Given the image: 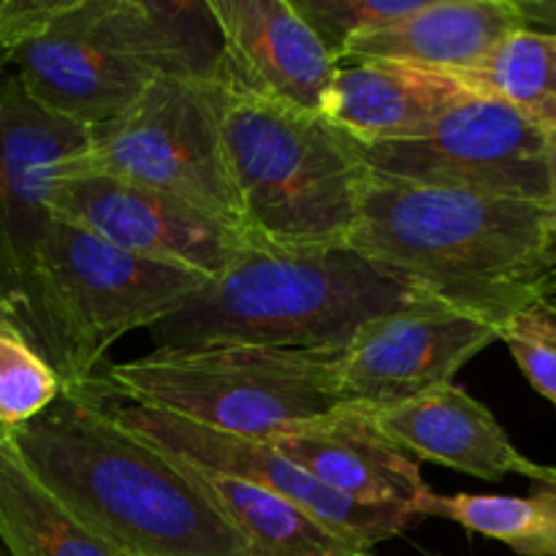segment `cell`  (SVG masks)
Wrapping results in <instances>:
<instances>
[{
    "instance_id": "ac0fdd59",
    "label": "cell",
    "mask_w": 556,
    "mask_h": 556,
    "mask_svg": "<svg viewBox=\"0 0 556 556\" xmlns=\"http://www.w3.org/2000/svg\"><path fill=\"white\" fill-rule=\"evenodd\" d=\"M467 96L470 90L451 74L364 60L337 68L324 117L358 144H386L413 139Z\"/></svg>"
},
{
    "instance_id": "52a82bcc",
    "label": "cell",
    "mask_w": 556,
    "mask_h": 556,
    "mask_svg": "<svg viewBox=\"0 0 556 556\" xmlns=\"http://www.w3.org/2000/svg\"><path fill=\"white\" fill-rule=\"evenodd\" d=\"M342 351L258 345L155 348L109 362L101 380L117 400L248 440H271L291 424L342 407Z\"/></svg>"
},
{
    "instance_id": "83f0119b",
    "label": "cell",
    "mask_w": 556,
    "mask_h": 556,
    "mask_svg": "<svg viewBox=\"0 0 556 556\" xmlns=\"http://www.w3.org/2000/svg\"><path fill=\"white\" fill-rule=\"evenodd\" d=\"M548 201L556 204V141L552 144V152H548Z\"/></svg>"
},
{
    "instance_id": "4316f807",
    "label": "cell",
    "mask_w": 556,
    "mask_h": 556,
    "mask_svg": "<svg viewBox=\"0 0 556 556\" xmlns=\"http://www.w3.org/2000/svg\"><path fill=\"white\" fill-rule=\"evenodd\" d=\"M525 20V30L556 36V0H514Z\"/></svg>"
},
{
    "instance_id": "8fae6325",
    "label": "cell",
    "mask_w": 556,
    "mask_h": 556,
    "mask_svg": "<svg viewBox=\"0 0 556 556\" xmlns=\"http://www.w3.org/2000/svg\"><path fill=\"white\" fill-rule=\"evenodd\" d=\"M109 410L117 418L119 427H125L130 434L168 454L172 459L288 500L334 532L353 538L369 548L396 538L418 521L400 510L367 508V505H358L331 492L329 486L307 476L302 467L286 459L269 440L233 438V434L215 432V429L195 427L182 418L168 416V413L147 410V407L117 400L112 391H109Z\"/></svg>"
},
{
    "instance_id": "8992f818",
    "label": "cell",
    "mask_w": 556,
    "mask_h": 556,
    "mask_svg": "<svg viewBox=\"0 0 556 556\" xmlns=\"http://www.w3.org/2000/svg\"><path fill=\"white\" fill-rule=\"evenodd\" d=\"M206 277L128 253L87 228L54 217L38 253L25 334L52 364L63 391L101 383L109 348L193 296Z\"/></svg>"
},
{
    "instance_id": "f546056e",
    "label": "cell",
    "mask_w": 556,
    "mask_h": 556,
    "mask_svg": "<svg viewBox=\"0 0 556 556\" xmlns=\"http://www.w3.org/2000/svg\"><path fill=\"white\" fill-rule=\"evenodd\" d=\"M424 556H445V554H438V552H424Z\"/></svg>"
},
{
    "instance_id": "cb8c5ba5",
    "label": "cell",
    "mask_w": 556,
    "mask_h": 556,
    "mask_svg": "<svg viewBox=\"0 0 556 556\" xmlns=\"http://www.w3.org/2000/svg\"><path fill=\"white\" fill-rule=\"evenodd\" d=\"M427 0H291L318 41L340 63L353 38L413 14Z\"/></svg>"
},
{
    "instance_id": "ba28073f",
    "label": "cell",
    "mask_w": 556,
    "mask_h": 556,
    "mask_svg": "<svg viewBox=\"0 0 556 556\" xmlns=\"http://www.w3.org/2000/svg\"><path fill=\"white\" fill-rule=\"evenodd\" d=\"M90 172L161 190L242 231L210 79L157 76L134 106L90 128L74 174Z\"/></svg>"
},
{
    "instance_id": "30bf717a",
    "label": "cell",
    "mask_w": 556,
    "mask_h": 556,
    "mask_svg": "<svg viewBox=\"0 0 556 556\" xmlns=\"http://www.w3.org/2000/svg\"><path fill=\"white\" fill-rule=\"evenodd\" d=\"M87 144L90 128L30 101L11 71L0 79V291L22 331L36 293L38 253L54 220V185L74 174Z\"/></svg>"
},
{
    "instance_id": "d4e9b609",
    "label": "cell",
    "mask_w": 556,
    "mask_h": 556,
    "mask_svg": "<svg viewBox=\"0 0 556 556\" xmlns=\"http://www.w3.org/2000/svg\"><path fill=\"white\" fill-rule=\"evenodd\" d=\"M500 340L508 345L532 389L556 405V302L527 307L505 326Z\"/></svg>"
},
{
    "instance_id": "ffe728a7",
    "label": "cell",
    "mask_w": 556,
    "mask_h": 556,
    "mask_svg": "<svg viewBox=\"0 0 556 556\" xmlns=\"http://www.w3.org/2000/svg\"><path fill=\"white\" fill-rule=\"evenodd\" d=\"M0 543L9 556H125L25 470L0 434Z\"/></svg>"
},
{
    "instance_id": "4dcf8cb0",
    "label": "cell",
    "mask_w": 556,
    "mask_h": 556,
    "mask_svg": "<svg viewBox=\"0 0 556 556\" xmlns=\"http://www.w3.org/2000/svg\"><path fill=\"white\" fill-rule=\"evenodd\" d=\"M3 432H5V429H3V427H0V434H3Z\"/></svg>"
},
{
    "instance_id": "d6986e66",
    "label": "cell",
    "mask_w": 556,
    "mask_h": 556,
    "mask_svg": "<svg viewBox=\"0 0 556 556\" xmlns=\"http://www.w3.org/2000/svg\"><path fill=\"white\" fill-rule=\"evenodd\" d=\"M185 467L215 508L237 527L248 556H372V548L340 535L288 500L233 478Z\"/></svg>"
},
{
    "instance_id": "44dd1931",
    "label": "cell",
    "mask_w": 556,
    "mask_h": 556,
    "mask_svg": "<svg viewBox=\"0 0 556 556\" xmlns=\"http://www.w3.org/2000/svg\"><path fill=\"white\" fill-rule=\"evenodd\" d=\"M454 76L470 92L505 103L556 141V36L516 30L481 63Z\"/></svg>"
},
{
    "instance_id": "9a60e30c",
    "label": "cell",
    "mask_w": 556,
    "mask_h": 556,
    "mask_svg": "<svg viewBox=\"0 0 556 556\" xmlns=\"http://www.w3.org/2000/svg\"><path fill=\"white\" fill-rule=\"evenodd\" d=\"M269 443L315 481L367 508H391L418 519V508L432 492L418 462L380 432L367 407L342 405L291 424Z\"/></svg>"
},
{
    "instance_id": "7a4b0ae2",
    "label": "cell",
    "mask_w": 556,
    "mask_h": 556,
    "mask_svg": "<svg viewBox=\"0 0 556 556\" xmlns=\"http://www.w3.org/2000/svg\"><path fill=\"white\" fill-rule=\"evenodd\" d=\"M5 443L87 530L125 556H248L182 462L119 427L106 383L63 391Z\"/></svg>"
},
{
    "instance_id": "9c48e42d",
    "label": "cell",
    "mask_w": 556,
    "mask_h": 556,
    "mask_svg": "<svg viewBox=\"0 0 556 556\" xmlns=\"http://www.w3.org/2000/svg\"><path fill=\"white\" fill-rule=\"evenodd\" d=\"M554 139L505 103L470 92L413 139L362 144L372 172L434 188L548 201Z\"/></svg>"
},
{
    "instance_id": "2e32d148",
    "label": "cell",
    "mask_w": 556,
    "mask_h": 556,
    "mask_svg": "<svg viewBox=\"0 0 556 556\" xmlns=\"http://www.w3.org/2000/svg\"><path fill=\"white\" fill-rule=\"evenodd\" d=\"M372 418L380 432L416 462H434L481 481H503L505 476H525L532 483L556 481V467L527 459L494 413L456 383L372 410Z\"/></svg>"
},
{
    "instance_id": "e0dca14e",
    "label": "cell",
    "mask_w": 556,
    "mask_h": 556,
    "mask_svg": "<svg viewBox=\"0 0 556 556\" xmlns=\"http://www.w3.org/2000/svg\"><path fill=\"white\" fill-rule=\"evenodd\" d=\"M516 30H525V20L514 0H427L413 14L353 38L340 65L375 60L454 76Z\"/></svg>"
},
{
    "instance_id": "7402d4cb",
    "label": "cell",
    "mask_w": 556,
    "mask_h": 556,
    "mask_svg": "<svg viewBox=\"0 0 556 556\" xmlns=\"http://www.w3.org/2000/svg\"><path fill=\"white\" fill-rule=\"evenodd\" d=\"M427 516L456 521L521 556H556V481L532 483L527 497L429 492L418 508V519Z\"/></svg>"
},
{
    "instance_id": "5bb4252c",
    "label": "cell",
    "mask_w": 556,
    "mask_h": 556,
    "mask_svg": "<svg viewBox=\"0 0 556 556\" xmlns=\"http://www.w3.org/2000/svg\"><path fill=\"white\" fill-rule=\"evenodd\" d=\"M220 54L210 79L264 101L324 114L337 63L291 0H206Z\"/></svg>"
},
{
    "instance_id": "1f68e13d",
    "label": "cell",
    "mask_w": 556,
    "mask_h": 556,
    "mask_svg": "<svg viewBox=\"0 0 556 556\" xmlns=\"http://www.w3.org/2000/svg\"><path fill=\"white\" fill-rule=\"evenodd\" d=\"M0 556H9V554H5V552H0Z\"/></svg>"
},
{
    "instance_id": "4fadbf2b",
    "label": "cell",
    "mask_w": 556,
    "mask_h": 556,
    "mask_svg": "<svg viewBox=\"0 0 556 556\" xmlns=\"http://www.w3.org/2000/svg\"><path fill=\"white\" fill-rule=\"evenodd\" d=\"M503 337L476 315L421 302L364 326L340 353V396L345 405L386 410L454 383L456 372Z\"/></svg>"
},
{
    "instance_id": "3957f363",
    "label": "cell",
    "mask_w": 556,
    "mask_h": 556,
    "mask_svg": "<svg viewBox=\"0 0 556 556\" xmlns=\"http://www.w3.org/2000/svg\"><path fill=\"white\" fill-rule=\"evenodd\" d=\"M432 299L421 296L351 244L277 248L248 242L150 329L157 348L258 345L342 351L372 320Z\"/></svg>"
},
{
    "instance_id": "484cf974",
    "label": "cell",
    "mask_w": 556,
    "mask_h": 556,
    "mask_svg": "<svg viewBox=\"0 0 556 556\" xmlns=\"http://www.w3.org/2000/svg\"><path fill=\"white\" fill-rule=\"evenodd\" d=\"M58 3L60 0H0V79L11 71L16 49L41 30Z\"/></svg>"
},
{
    "instance_id": "277c9868",
    "label": "cell",
    "mask_w": 556,
    "mask_h": 556,
    "mask_svg": "<svg viewBox=\"0 0 556 556\" xmlns=\"http://www.w3.org/2000/svg\"><path fill=\"white\" fill-rule=\"evenodd\" d=\"M217 54L206 3L60 0L16 49L11 74L49 114L98 128L134 106L157 76L210 79Z\"/></svg>"
},
{
    "instance_id": "5b68a950",
    "label": "cell",
    "mask_w": 556,
    "mask_h": 556,
    "mask_svg": "<svg viewBox=\"0 0 556 556\" xmlns=\"http://www.w3.org/2000/svg\"><path fill=\"white\" fill-rule=\"evenodd\" d=\"M210 85L244 237L277 248L351 242L369 179L362 144L324 114Z\"/></svg>"
},
{
    "instance_id": "7c38bea8",
    "label": "cell",
    "mask_w": 556,
    "mask_h": 556,
    "mask_svg": "<svg viewBox=\"0 0 556 556\" xmlns=\"http://www.w3.org/2000/svg\"><path fill=\"white\" fill-rule=\"evenodd\" d=\"M52 215L106 242L215 280L250 242L239 228L193 204L109 174H74L54 185Z\"/></svg>"
},
{
    "instance_id": "6da1fadb",
    "label": "cell",
    "mask_w": 556,
    "mask_h": 556,
    "mask_svg": "<svg viewBox=\"0 0 556 556\" xmlns=\"http://www.w3.org/2000/svg\"><path fill=\"white\" fill-rule=\"evenodd\" d=\"M351 248L421 296L505 326L556 302V204L369 168Z\"/></svg>"
},
{
    "instance_id": "f1b7e54d",
    "label": "cell",
    "mask_w": 556,
    "mask_h": 556,
    "mask_svg": "<svg viewBox=\"0 0 556 556\" xmlns=\"http://www.w3.org/2000/svg\"><path fill=\"white\" fill-rule=\"evenodd\" d=\"M0 318H9V320H14V307H11L9 296H5L3 291H0Z\"/></svg>"
},
{
    "instance_id": "603a6c76",
    "label": "cell",
    "mask_w": 556,
    "mask_h": 556,
    "mask_svg": "<svg viewBox=\"0 0 556 556\" xmlns=\"http://www.w3.org/2000/svg\"><path fill=\"white\" fill-rule=\"evenodd\" d=\"M63 394L52 364L33 348L25 331L0 318V427L14 429L41 416Z\"/></svg>"
}]
</instances>
